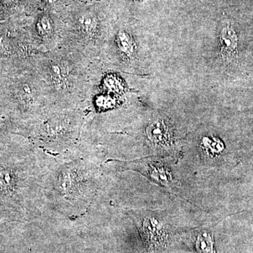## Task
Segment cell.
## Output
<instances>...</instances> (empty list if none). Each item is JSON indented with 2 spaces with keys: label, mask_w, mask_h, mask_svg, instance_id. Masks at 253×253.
Returning <instances> with one entry per match:
<instances>
[{
  "label": "cell",
  "mask_w": 253,
  "mask_h": 253,
  "mask_svg": "<svg viewBox=\"0 0 253 253\" xmlns=\"http://www.w3.org/2000/svg\"><path fill=\"white\" fill-rule=\"evenodd\" d=\"M49 163L28 138L0 133V223L31 220L41 214Z\"/></svg>",
  "instance_id": "cell-1"
},
{
  "label": "cell",
  "mask_w": 253,
  "mask_h": 253,
  "mask_svg": "<svg viewBox=\"0 0 253 253\" xmlns=\"http://www.w3.org/2000/svg\"><path fill=\"white\" fill-rule=\"evenodd\" d=\"M33 56L0 61V126L25 137L55 106Z\"/></svg>",
  "instance_id": "cell-2"
},
{
  "label": "cell",
  "mask_w": 253,
  "mask_h": 253,
  "mask_svg": "<svg viewBox=\"0 0 253 253\" xmlns=\"http://www.w3.org/2000/svg\"><path fill=\"white\" fill-rule=\"evenodd\" d=\"M100 153L50 159L44 184V201L70 218L83 215L96 197L100 181Z\"/></svg>",
  "instance_id": "cell-3"
},
{
  "label": "cell",
  "mask_w": 253,
  "mask_h": 253,
  "mask_svg": "<svg viewBox=\"0 0 253 253\" xmlns=\"http://www.w3.org/2000/svg\"><path fill=\"white\" fill-rule=\"evenodd\" d=\"M33 62L59 107H77L86 102L101 67L99 60L86 59L62 46L37 53Z\"/></svg>",
  "instance_id": "cell-4"
},
{
  "label": "cell",
  "mask_w": 253,
  "mask_h": 253,
  "mask_svg": "<svg viewBox=\"0 0 253 253\" xmlns=\"http://www.w3.org/2000/svg\"><path fill=\"white\" fill-rule=\"evenodd\" d=\"M89 115L84 104L77 107L54 106L32 128L27 136L46 157L56 160L88 149L86 129Z\"/></svg>",
  "instance_id": "cell-5"
},
{
  "label": "cell",
  "mask_w": 253,
  "mask_h": 253,
  "mask_svg": "<svg viewBox=\"0 0 253 253\" xmlns=\"http://www.w3.org/2000/svg\"><path fill=\"white\" fill-rule=\"evenodd\" d=\"M60 17L64 28L59 46L89 60L99 59L110 33L104 3L78 0Z\"/></svg>",
  "instance_id": "cell-6"
},
{
  "label": "cell",
  "mask_w": 253,
  "mask_h": 253,
  "mask_svg": "<svg viewBox=\"0 0 253 253\" xmlns=\"http://www.w3.org/2000/svg\"><path fill=\"white\" fill-rule=\"evenodd\" d=\"M28 31L37 49L47 51L61 45L63 23L59 15L48 11H39L28 23Z\"/></svg>",
  "instance_id": "cell-7"
},
{
  "label": "cell",
  "mask_w": 253,
  "mask_h": 253,
  "mask_svg": "<svg viewBox=\"0 0 253 253\" xmlns=\"http://www.w3.org/2000/svg\"><path fill=\"white\" fill-rule=\"evenodd\" d=\"M136 224L146 249L155 251L162 247L167 239L164 226L158 219L149 214H134Z\"/></svg>",
  "instance_id": "cell-8"
},
{
  "label": "cell",
  "mask_w": 253,
  "mask_h": 253,
  "mask_svg": "<svg viewBox=\"0 0 253 253\" xmlns=\"http://www.w3.org/2000/svg\"><path fill=\"white\" fill-rule=\"evenodd\" d=\"M146 137L153 146L169 149L174 144V136L169 123L162 119L150 123L145 129Z\"/></svg>",
  "instance_id": "cell-9"
},
{
  "label": "cell",
  "mask_w": 253,
  "mask_h": 253,
  "mask_svg": "<svg viewBox=\"0 0 253 253\" xmlns=\"http://www.w3.org/2000/svg\"><path fill=\"white\" fill-rule=\"evenodd\" d=\"M0 15L4 18L16 14L33 17L40 11L37 0H0Z\"/></svg>",
  "instance_id": "cell-10"
},
{
  "label": "cell",
  "mask_w": 253,
  "mask_h": 253,
  "mask_svg": "<svg viewBox=\"0 0 253 253\" xmlns=\"http://www.w3.org/2000/svg\"><path fill=\"white\" fill-rule=\"evenodd\" d=\"M221 56L224 59H230L238 47V36L230 26L223 28L219 35Z\"/></svg>",
  "instance_id": "cell-11"
},
{
  "label": "cell",
  "mask_w": 253,
  "mask_h": 253,
  "mask_svg": "<svg viewBox=\"0 0 253 253\" xmlns=\"http://www.w3.org/2000/svg\"><path fill=\"white\" fill-rule=\"evenodd\" d=\"M78 0H37L40 11H48L61 16Z\"/></svg>",
  "instance_id": "cell-12"
},
{
  "label": "cell",
  "mask_w": 253,
  "mask_h": 253,
  "mask_svg": "<svg viewBox=\"0 0 253 253\" xmlns=\"http://www.w3.org/2000/svg\"><path fill=\"white\" fill-rule=\"evenodd\" d=\"M197 253H216L214 249V236L212 233L204 231L197 236L195 242Z\"/></svg>",
  "instance_id": "cell-13"
},
{
  "label": "cell",
  "mask_w": 253,
  "mask_h": 253,
  "mask_svg": "<svg viewBox=\"0 0 253 253\" xmlns=\"http://www.w3.org/2000/svg\"><path fill=\"white\" fill-rule=\"evenodd\" d=\"M166 168L163 166L156 164H151L150 166L149 173L151 178L154 179H158L160 182L163 183V184H168L170 179V175L166 170Z\"/></svg>",
  "instance_id": "cell-14"
},
{
  "label": "cell",
  "mask_w": 253,
  "mask_h": 253,
  "mask_svg": "<svg viewBox=\"0 0 253 253\" xmlns=\"http://www.w3.org/2000/svg\"><path fill=\"white\" fill-rule=\"evenodd\" d=\"M202 146H204V151L208 156H215L216 155L220 154L224 149V145L219 139H210L205 138L202 142Z\"/></svg>",
  "instance_id": "cell-15"
},
{
  "label": "cell",
  "mask_w": 253,
  "mask_h": 253,
  "mask_svg": "<svg viewBox=\"0 0 253 253\" xmlns=\"http://www.w3.org/2000/svg\"><path fill=\"white\" fill-rule=\"evenodd\" d=\"M83 1H94V0H83Z\"/></svg>",
  "instance_id": "cell-16"
},
{
  "label": "cell",
  "mask_w": 253,
  "mask_h": 253,
  "mask_svg": "<svg viewBox=\"0 0 253 253\" xmlns=\"http://www.w3.org/2000/svg\"><path fill=\"white\" fill-rule=\"evenodd\" d=\"M134 1H137V0H134Z\"/></svg>",
  "instance_id": "cell-17"
}]
</instances>
